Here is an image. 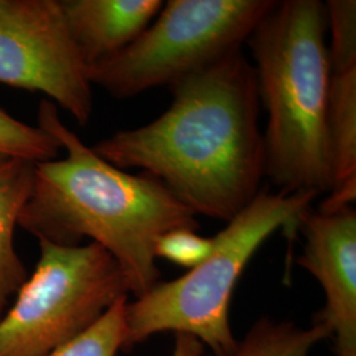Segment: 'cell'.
I'll use <instances>...</instances> for the list:
<instances>
[{
  "label": "cell",
  "mask_w": 356,
  "mask_h": 356,
  "mask_svg": "<svg viewBox=\"0 0 356 356\" xmlns=\"http://www.w3.org/2000/svg\"><path fill=\"white\" fill-rule=\"evenodd\" d=\"M317 197L260 191L214 236V251L202 264L176 280L160 281L134 302L128 301L124 351L172 331L195 337L211 355H231L238 339L229 325V304L243 270L273 232L282 229L294 235Z\"/></svg>",
  "instance_id": "277c9868"
},
{
  "label": "cell",
  "mask_w": 356,
  "mask_h": 356,
  "mask_svg": "<svg viewBox=\"0 0 356 356\" xmlns=\"http://www.w3.org/2000/svg\"><path fill=\"white\" fill-rule=\"evenodd\" d=\"M38 245L32 276L0 318V356L49 355L129 294L119 264L99 244Z\"/></svg>",
  "instance_id": "8992f818"
},
{
  "label": "cell",
  "mask_w": 356,
  "mask_h": 356,
  "mask_svg": "<svg viewBox=\"0 0 356 356\" xmlns=\"http://www.w3.org/2000/svg\"><path fill=\"white\" fill-rule=\"evenodd\" d=\"M60 151L58 141L49 134L0 108V157L24 159L38 164L56 160Z\"/></svg>",
  "instance_id": "5bb4252c"
},
{
  "label": "cell",
  "mask_w": 356,
  "mask_h": 356,
  "mask_svg": "<svg viewBox=\"0 0 356 356\" xmlns=\"http://www.w3.org/2000/svg\"><path fill=\"white\" fill-rule=\"evenodd\" d=\"M326 26L322 1L284 0L247 40L260 103L268 113L264 176L285 194L319 195L331 189Z\"/></svg>",
  "instance_id": "3957f363"
},
{
  "label": "cell",
  "mask_w": 356,
  "mask_h": 356,
  "mask_svg": "<svg viewBox=\"0 0 356 356\" xmlns=\"http://www.w3.org/2000/svg\"><path fill=\"white\" fill-rule=\"evenodd\" d=\"M204 344L188 334H175V347L172 356H207Z\"/></svg>",
  "instance_id": "e0dca14e"
},
{
  "label": "cell",
  "mask_w": 356,
  "mask_h": 356,
  "mask_svg": "<svg viewBox=\"0 0 356 356\" xmlns=\"http://www.w3.org/2000/svg\"><path fill=\"white\" fill-rule=\"evenodd\" d=\"M329 337V330L318 322L300 327L288 321L263 317L238 341L229 356H310L313 348Z\"/></svg>",
  "instance_id": "7c38bea8"
},
{
  "label": "cell",
  "mask_w": 356,
  "mask_h": 356,
  "mask_svg": "<svg viewBox=\"0 0 356 356\" xmlns=\"http://www.w3.org/2000/svg\"><path fill=\"white\" fill-rule=\"evenodd\" d=\"M326 22L330 26L331 42L327 48L331 74L356 69V1L327 0Z\"/></svg>",
  "instance_id": "9a60e30c"
},
{
  "label": "cell",
  "mask_w": 356,
  "mask_h": 356,
  "mask_svg": "<svg viewBox=\"0 0 356 356\" xmlns=\"http://www.w3.org/2000/svg\"><path fill=\"white\" fill-rule=\"evenodd\" d=\"M276 0H169L124 49L88 67L90 83L116 99L136 97L242 51Z\"/></svg>",
  "instance_id": "5b68a950"
},
{
  "label": "cell",
  "mask_w": 356,
  "mask_h": 356,
  "mask_svg": "<svg viewBox=\"0 0 356 356\" xmlns=\"http://www.w3.org/2000/svg\"><path fill=\"white\" fill-rule=\"evenodd\" d=\"M66 156L38 163L17 226L57 245L97 243L122 269L135 298L160 282L153 244L166 231L198 229L197 216L148 173L129 175L103 160L60 119L51 101L38 106V126Z\"/></svg>",
  "instance_id": "7a4b0ae2"
},
{
  "label": "cell",
  "mask_w": 356,
  "mask_h": 356,
  "mask_svg": "<svg viewBox=\"0 0 356 356\" xmlns=\"http://www.w3.org/2000/svg\"><path fill=\"white\" fill-rule=\"evenodd\" d=\"M127 304L128 296L122 297L88 330L47 356H116L126 350Z\"/></svg>",
  "instance_id": "4fadbf2b"
},
{
  "label": "cell",
  "mask_w": 356,
  "mask_h": 356,
  "mask_svg": "<svg viewBox=\"0 0 356 356\" xmlns=\"http://www.w3.org/2000/svg\"><path fill=\"white\" fill-rule=\"evenodd\" d=\"M163 6L161 0H61L69 33L88 67L134 42Z\"/></svg>",
  "instance_id": "9c48e42d"
},
{
  "label": "cell",
  "mask_w": 356,
  "mask_h": 356,
  "mask_svg": "<svg viewBox=\"0 0 356 356\" xmlns=\"http://www.w3.org/2000/svg\"><path fill=\"white\" fill-rule=\"evenodd\" d=\"M170 89L164 114L91 148L122 170L138 168L157 178L195 216L229 223L266 177L254 65L235 51Z\"/></svg>",
  "instance_id": "6da1fadb"
},
{
  "label": "cell",
  "mask_w": 356,
  "mask_h": 356,
  "mask_svg": "<svg viewBox=\"0 0 356 356\" xmlns=\"http://www.w3.org/2000/svg\"><path fill=\"white\" fill-rule=\"evenodd\" d=\"M326 135L331 189L318 210L337 213L354 207L356 200V69L331 74Z\"/></svg>",
  "instance_id": "30bf717a"
},
{
  "label": "cell",
  "mask_w": 356,
  "mask_h": 356,
  "mask_svg": "<svg viewBox=\"0 0 356 356\" xmlns=\"http://www.w3.org/2000/svg\"><path fill=\"white\" fill-rule=\"evenodd\" d=\"M35 165L24 159L0 157V318L10 298L28 279L26 266L15 250L13 234L32 191Z\"/></svg>",
  "instance_id": "8fae6325"
},
{
  "label": "cell",
  "mask_w": 356,
  "mask_h": 356,
  "mask_svg": "<svg viewBox=\"0 0 356 356\" xmlns=\"http://www.w3.org/2000/svg\"><path fill=\"white\" fill-rule=\"evenodd\" d=\"M298 229L305 243L297 264L325 293V306L314 322L330 332L337 356H356L355 209L323 213L310 207Z\"/></svg>",
  "instance_id": "ba28073f"
},
{
  "label": "cell",
  "mask_w": 356,
  "mask_h": 356,
  "mask_svg": "<svg viewBox=\"0 0 356 356\" xmlns=\"http://www.w3.org/2000/svg\"><path fill=\"white\" fill-rule=\"evenodd\" d=\"M0 83L47 94L86 126L92 85L58 0H0Z\"/></svg>",
  "instance_id": "52a82bcc"
},
{
  "label": "cell",
  "mask_w": 356,
  "mask_h": 356,
  "mask_svg": "<svg viewBox=\"0 0 356 356\" xmlns=\"http://www.w3.org/2000/svg\"><path fill=\"white\" fill-rule=\"evenodd\" d=\"M216 247V238H206L197 229L179 227L157 236L153 244L156 260L164 259L179 267L193 269L202 264Z\"/></svg>",
  "instance_id": "2e32d148"
}]
</instances>
